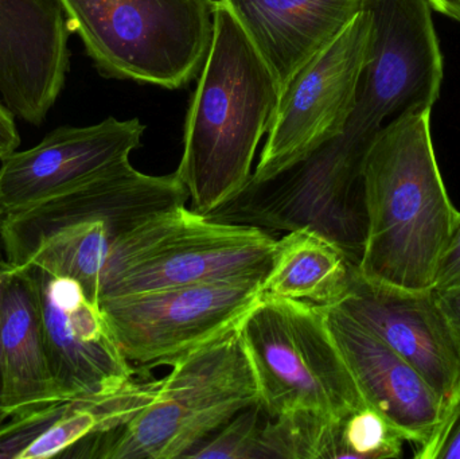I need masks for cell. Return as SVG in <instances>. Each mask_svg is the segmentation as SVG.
I'll list each match as a JSON object with an SVG mask.
<instances>
[{
    "mask_svg": "<svg viewBox=\"0 0 460 459\" xmlns=\"http://www.w3.org/2000/svg\"><path fill=\"white\" fill-rule=\"evenodd\" d=\"M364 175L369 231L357 271L405 290L434 287L459 210L438 166L431 110L386 123L367 148Z\"/></svg>",
    "mask_w": 460,
    "mask_h": 459,
    "instance_id": "1",
    "label": "cell"
},
{
    "mask_svg": "<svg viewBox=\"0 0 460 459\" xmlns=\"http://www.w3.org/2000/svg\"><path fill=\"white\" fill-rule=\"evenodd\" d=\"M280 89L232 11L216 0L215 34L186 116L178 177L190 209L209 215L252 177Z\"/></svg>",
    "mask_w": 460,
    "mask_h": 459,
    "instance_id": "2",
    "label": "cell"
},
{
    "mask_svg": "<svg viewBox=\"0 0 460 459\" xmlns=\"http://www.w3.org/2000/svg\"><path fill=\"white\" fill-rule=\"evenodd\" d=\"M188 199L177 172L148 175L123 162L2 216L5 263L77 280L86 298L99 305L102 272L116 240L148 216L182 207Z\"/></svg>",
    "mask_w": 460,
    "mask_h": 459,
    "instance_id": "3",
    "label": "cell"
},
{
    "mask_svg": "<svg viewBox=\"0 0 460 459\" xmlns=\"http://www.w3.org/2000/svg\"><path fill=\"white\" fill-rule=\"evenodd\" d=\"M243 318L164 361L172 372L159 383L153 403L126 425L86 437L62 457L185 458L238 412L259 404L256 372L241 336Z\"/></svg>",
    "mask_w": 460,
    "mask_h": 459,
    "instance_id": "4",
    "label": "cell"
},
{
    "mask_svg": "<svg viewBox=\"0 0 460 459\" xmlns=\"http://www.w3.org/2000/svg\"><path fill=\"white\" fill-rule=\"evenodd\" d=\"M276 242L270 232L217 223L185 205L154 213L116 240L102 272L99 304L205 283L262 285Z\"/></svg>",
    "mask_w": 460,
    "mask_h": 459,
    "instance_id": "5",
    "label": "cell"
},
{
    "mask_svg": "<svg viewBox=\"0 0 460 459\" xmlns=\"http://www.w3.org/2000/svg\"><path fill=\"white\" fill-rule=\"evenodd\" d=\"M372 142L345 132L268 180H249L205 217L267 232L307 229L358 269L369 231L364 164Z\"/></svg>",
    "mask_w": 460,
    "mask_h": 459,
    "instance_id": "6",
    "label": "cell"
},
{
    "mask_svg": "<svg viewBox=\"0 0 460 459\" xmlns=\"http://www.w3.org/2000/svg\"><path fill=\"white\" fill-rule=\"evenodd\" d=\"M105 77L181 89L201 73L216 0H57Z\"/></svg>",
    "mask_w": 460,
    "mask_h": 459,
    "instance_id": "7",
    "label": "cell"
},
{
    "mask_svg": "<svg viewBox=\"0 0 460 459\" xmlns=\"http://www.w3.org/2000/svg\"><path fill=\"white\" fill-rule=\"evenodd\" d=\"M241 336L270 418L314 410L342 420L367 406L323 306L261 296L241 321Z\"/></svg>",
    "mask_w": 460,
    "mask_h": 459,
    "instance_id": "8",
    "label": "cell"
},
{
    "mask_svg": "<svg viewBox=\"0 0 460 459\" xmlns=\"http://www.w3.org/2000/svg\"><path fill=\"white\" fill-rule=\"evenodd\" d=\"M372 22L369 53L346 134L373 140L389 121L432 110L443 56L429 0H362Z\"/></svg>",
    "mask_w": 460,
    "mask_h": 459,
    "instance_id": "9",
    "label": "cell"
},
{
    "mask_svg": "<svg viewBox=\"0 0 460 459\" xmlns=\"http://www.w3.org/2000/svg\"><path fill=\"white\" fill-rule=\"evenodd\" d=\"M370 34L369 13L361 10L284 86L251 180H268L345 134L356 107Z\"/></svg>",
    "mask_w": 460,
    "mask_h": 459,
    "instance_id": "10",
    "label": "cell"
},
{
    "mask_svg": "<svg viewBox=\"0 0 460 459\" xmlns=\"http://www.w3.org/2000/svg\"><path fill=\"white\" fill-rule=\"evenodd\" d=\"M261 283H205L100 302L124 357L161 366L240 321L261 299Z\"/></svg>",
    "mask_w": 460,
    "mask_h": 459,
    "instance_id": "11",
    "label": "cell"
},
{
    "mask_svg": "<svg viewBox=\"0 0 460 459\" xmlns=\"http://www.w3.org/2000/svg\"><path fill=\"white\" fill-rule=\"evenodd\" d=\"M22 269L34 283L46 356L61 401L112 393L137 375L104 313L86 298L77 280L37 267Z\"/></svg>",
    "mask_w": 460,
    "mask_h": 459,
    "instance_id": "12",
    "label": "cell"
},
{
    "mask_svg": "<svg viewBox=\"0 0 460 459\" xmlns=\"http://www.w3.org/2000/svg\"><path fill=\"white\" fill-rule=\"evenodd\" d=\"M137 119L108 118L88 127H58L40 145L15 151L0 166V215L31 207L111 167L142 146Z\"/></svg>",
    "mask_w": 460,
    "mask_h": 459,
    "instance_id": "13",
    "label": "cell"
},
{
    "mask_svg": "<svg viewBox=\"0 0 460 459\" xmlns=\"http://www.w3.org/2000/svg\"><path fill=\"white\" fill-rule=\"evenodd\" d=\"M383 340L446 401L460 371V341L443 314L434 287L405 290L365 279L357 269L332 305Z\"/></svg>",
    "mask_w": 460,
    "mask_h": 459,
    "instance_id": "14",
    "label": "cell"
},
{
    "mask_svg": "<svg viewBox=\"0 0 460 459\" xmlns=\"http://www.w3.org/2000/svg\"><path fill=\"white\" fill-rule=\"evenodd\" d=\"M69 26L57 0H0V97L42 126L66 83Z\"/></svg>",
    "mask_w": 460,
    "mask_h": 459,
    "instance_id": "15",
    "label": "cell"
},
{
    "mask_svg": "<svg viewBox=\"0 0 460 459\" xmlns=\"http://www.w3.org/2000/svg\"><path fill=\"white\" fill-rule=\"evenodd\" d=\"M330 331L365 402L388 418L416 446L439 425L445 401L383 340L337 306L324 307Z\"/></svg>",
    "mask_w": 460,
    "mask_h": 459,
    "instance_id": "16",
    "label": "cell"
},
{
    "mask_svg": "<svg viewBox=\"0 0 460 459\" xmlns=\"http://www.w3.org/2000/svg\"><path fill=\"white\" fill-rule=\"evenodd\" d=\"M232 11L278 81L279 89L332 43L362 0H220Z\"/></svg>",
    "mask_w": 460,
    "mask_h": 459,
    "instance_id": "17",
    "label": "cell"
},
{
    "mask_svg": "<svg viewBox=\"0 0 460 459\" xmlns=\"http://www.w3.org/2000/svg\"><path fill=\"white\" fill-rule=\"evenodd\" d=\"M0 331L2 407L5 419L64 402L59 398L49 366L37 293L26 269L8 266L3 283Z\"/></svg>",
    "mask_w": 460,
    "mask_h": 459,
    "instance_id": "18",
    "label": "cell"
},
{
    "mask_svg": "<svg viewBox=\"0 0 460 459\" xmlns=\"http://www.w3.org/2000/svg\"><path fill=\"white\" fill-rule=\"evenodd\" d=\"M357 269L341 248L315 232L297 229L276 242L262 296L329 307L346 293Z\"/></svg>",
    "mask_w": 460,
    "mask_h": 459,
    "instance_id": "19",
    "label": "cell"
},
{
    "mask_svg": "<svg viewBox=\"0 0 460 459\" xmlns=\"http://www.w3.org/2000/svg\"><path fill=\"white\" fill-rule=\"evenodd\" d=\"M159 380L135 375L123 387L94 398L67 401L58 420L19 459L61 457L62 453L93 434L120 428L153 403Z\"/></svg>",
    "mask_w": 460,
    "mask_h": 459,
    "instance_id": "20",
    "label": "cell"
},
{
    "mask_svg": "<svg viewBox=\"0 0 460 459\" xmlns=\"http://www.w3.org/2000/svg\"><path fill=\"white\" fill-rule=\"evenodd\" d=\"M342 420L314 410L270 418L262 430V458L340 459Z\"/></svg>",
    "mask_w": 460,
    "mask_h": 459,
    "instance_id": "21",
    "label": "cell"
},
{
    "mask_svg": "<svg viewBox=\"0 0 460 459\" xmlns=\"http://www.w3.org/2000/svg\"><path fill=\"white\" fill-rule=\"evenodd\" d=\"M404 441L388 418L367 404L342 420L340 459L399 458Z\"/></svg>",
    "mask_w": 460,
    "mask_h": 459,
    "instance_id": "22",
    "label": "cell"
},
{
    "mask_svg": "<svg viewBox=\"0 0 460 459\" xmlns=\"http://www.w3.org/2000/svg\"><path fill=\"white\" fill-rule=\"evenodd\" d=\"M270 418L261 403L243 410L220 430L189 452L185 458H262V430Z\"/></svg>",
    "mask_w": 460,
    "mask_h": 459,
    "instance_id": "23",
    "label": "cell"
},
{
    "mask_svg": "<svg viewBox=\"0 0 460 459\" xmlns=\"http://www.w3.org/2000/svg\"><path fill=\"white\" fill-rule=\"evenodd\" d=\"M66 402H57L0 423V459H19L64 414Z\"/></svg>",
    "mask_w": 460,
    "mask_h": 459,
    "instance_id": "24",
    "label": "cell"
},
{
    "mask_svg": "<svg viewBox=\"0 0 460 459\" xmlns=\"http://www.w3.org/2000/svg\"><path fill=\"white\" fill-rule=\"evenodd\" d=\"M418 449V459H460V371L445 401L439 425L431 438Z\"/></svg>",
    "mask_w": 460,
    "mask_h": 459,
    "instance_id": "25",
    "label": "cell"
},
{
    "mask_svg": "<svg viewBox=\"0 0 460 459\" xmlns=\"http://www.w3.org/2000/svg\"><path fill=\"white\" fill-rule=\"evenodd\" d=\"M460 285V212L438 266L434 287Z\"/></svg>",
    "mask_w": 460,
    "mask_h": 459,
    "instance_id": "26",
    "label": "cell"
},
{
    "mask_svg": "<svg viewBox=\"0 0 460 459\" xmlns=\"http://www.w3.org/2000/svg\"><path fill=\"white\" fill-rule=\"evenodd\" d=\"M438 304L460 341V285L434 287Z\"/></svg>",
    "mask_w": 460,
    "mask_h": 459,
    "instance_id": "27",
    "label": "cell"
},
{
    "mask_svg": "<svg viewBox=\"0 0 460 459\" xmlns=\"http://www.w3.org/2000/svg\"><path fill=\"white\" fill-rule=\"evenodd\" d=\"M21 146V135L16 128L15 116L0 102V161L15 153Z\"/></svg>",
    "mask_w": 460,
    "mask_h": 459,
    "instance_id": "28",
    "label": "cell"
},
{
    "mask_svg": "<svg viewBox=\"0 0 460 459\" xmlns=\"http://www.w3.org/2000/svg\"><path fill=\"white\" fill-rule=\"evenodd\" d=\"M8 266L5 260L0 264V329H2V291L3 283H4L5 275H7ZM3 396V356H2V331H0V423L4 422L5 417L3 414L2 407Z\"/></svg>",
    "mask_w": 460,
    "mask_h": 459,
    "instance_id": "29",
    "label": "cell"
},
{
    "mask_svg": "<svg viewBox=\"0 0 460 459\" xmlns=\"http://www.w3.org/2000/svg\"><path fill=\"white\" fill-rule=\"evenodd\" d=\"M438 13H445L460 22V0H429Z\"/></svg>",
    "mask_w": 460,
    "mask_h": 459,
    "instance_id": "30",
    "label": "cell"
},
{
    "mask_svg": "<svg viewBox=\"0 0 460 459\" xmlns=\"http://www.w3.org/2000/svg\"><path fill=\"white\" fill-rule=\"evenodd\" d=\"M0 221H2V215H0ZM3 255H4V253H3L2 242H0V264H2L3 261H4V258H3Z\"/></svg>",
    "mask_w": 460,
    "mask_h": 459,
    "instance_id": "31",
    "label": "cell"
}]
</instances>
